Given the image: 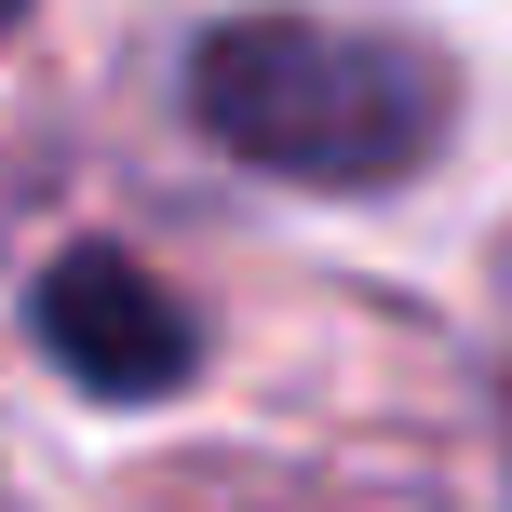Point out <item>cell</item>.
Wrapping results in <instances>:
<instances>
[{"mask_svg":"<svg viewBox=\"0 0 512 512\" xmlns=\"http://www.w3.org/2000/svg\"><path fill=\"white\" fill-rule=\"evenodd\" d=\"M445 68L405 27L351 14H230L189 54V122L283 189H405L445 149Z\"/></svg>","mask_w":512,"mask_h":512,"instance_id":"1","label":"cell"},{"mask_svg":"<svg viewBox=\"0 0 512 512\" xmlns=\"http://www.w3.org/2000/svg\"><path fill=\"white\" fill-rule=\"evenodd\" d=\"M27 324H41V351L68 364L81 391H108V405H149V391H176L189 364H203L189 297L149 256H122V243H54V270L27 283Z\"/></svg>","mask_w":512,"mask_h":512,"instance_id":"2","label":"cell"},{"mask_svg":"<svg viewBox=\"0 0 512 512\" xmlns=\"http://www.w3.org/2000/svg\"><path fill=\"white\" fill-rule=\"evenodd\" d=\"M499 432H512V378H499Z\"/></svg>","mask_w":512,"mask_h":512,"instance_id":"3","label":"cell"},{"mask_svg":"<svg viewBox=\"0 0 512 512\" xmlns=\"http://www.w3.org/2000/svg\"><path fill=\"white\" fill-rule=\"evenodd\" d=\"M0 14H14V0H0Z\"/></svg>","mask_w":512,"mask_h":512,"instance_id":"4","label":"cell"}]
</instances>
